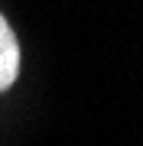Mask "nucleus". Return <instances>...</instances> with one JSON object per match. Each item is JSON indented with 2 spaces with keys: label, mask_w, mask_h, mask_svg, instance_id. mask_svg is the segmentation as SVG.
<instances>
[{
  "label": "nucleus",
  "mask_w": 143,
  "mask_h": 146,
  "mask_svg": "<svg viewBox=\"0 0 143 146\" xmlns=\"http://www.w3.org/2000/svg\"><path fill=\"white\" fill-rule=\"evenodd\" d=\"M16 72H20V46H16L13 29L0 16V91H7L16 81Z\"/></svg>",
  "instance_id": "nucleus-1"
}]
</instances>
